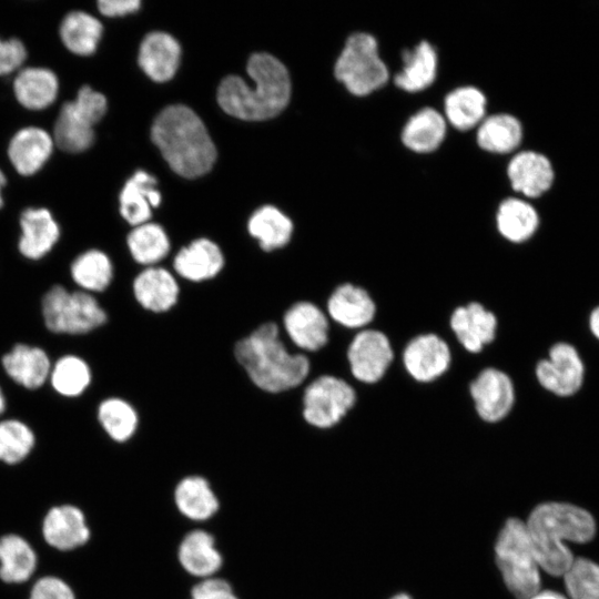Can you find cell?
<instances>
[{
	"label": "cell",
	"instance_id": "cell-29",
	"mask_svg": "<svg viewBox=\"0 0 599 599\" xmlns=\"http://www.w3.org/2000/svg\"><path fill=\"white\" fill-rule=\"evenodd\" d=\"M177 556L185 571L203 579L212 577L223 561L213 536L201 529L189 532L182 539Z\"/></svg>",
	"mask_w": 599,
	"mask_h": 599
},
{
	"label": "cell",
	"instance_id": "cell-4",
	"mask_svg": "<svg viewBox=\"0 0 599 599\" xmlns=\"http://www.w3.org/2000/svg\"><path fill=\"white\" fill-rule=\"evenodd\" d=\"M151 138L173 171L185 177L206 173L216 159L202 120L185 105H170L154 120Z\"/></svg>",
	"mask_w": 599,
	"mask_h": 599
},
{
	"label": "cell",
	"instance_id": "cell-46",
	"mask_svg": "<svg viewBox=\"0 0 599 599\" xmlns=\"http://www.w3.org/2000/svg\"><path fill=\"white\" fill-rule=\"evenodd\" d=\"M191 599H238L231 585L221 578H205L191 590Z\"/></svg>",
	"mask_w": 599,
	"mask_h": 599
},
{
	"label": "cell",
	"instance_id": "cell-9",
	"mask_svg": "<svg viewBox=\"0 0 599 599\" xmlns=\"http://www.w3.org/2000/svg\"><path fill=\"white\" fill-rule=\"evenodd\" d=\"M539 385L558 397H571L582 387L586 366L577 347L568 342L555 343L548 356L535 368Z\"/></svg>",
	"mask_w": 599,
	"mask_h": 599
},
{
	"label": "cell",
	"instance_id": "cell-42",
	"mask_svg": "<svg viewBox=\"0 0 599 599\" xmlns=\"http://www.w3.org/2000/svg\"><path fill=\"white\" fill-rule=\"evenodd\" d=\"M570 599H599V565L587 558H575L562 575Z\"/></svg>",
	"mask_w": 599,
	"mask_h": 599
},
{
	"label": "cell",
	"instance_id": "cell-36",
	"mask_svg": "<svg viewBox=\"0 0 599 599\" xmlns=\"http://www.w3.org/2000/svg\"><path fill=\"white\" fill-rule=\"evenodd\" d=\"M247 229L265 252L285 246L293 233L292 221L272 205H265L250 217Z\"/></svg>",
	"mask_w": 599,
	"mask_h": 599
},
{
	"label": "cell",
	"instance_id": "cell-22",
	"mask_svg": "<svg viewBox=\"0 0 599 599\" xmlns=\"http://www.w3.org/2000/svg\"><path fill=\"white\" fill-rule=\"evenodd\" d=\"M224 266L220 246L209 238H197L182 247L173 260L175 273L190 282L214 278Z\"/></svg>",
	"mask_w": 599,
	"mask_h": 599
},
{
	"label": "cell",
	"instance_id": "cell-17",
	"mask_svg": "<svg viewBox=\"0 0 599 599\" xmlns=\"http://www.w3.org/2000/svg\"><path fill=\"white\" fill-rule=\"evenodd\" d=\"M19 251L29 260L44 257L60 238V226L45 207H28L20 215Z\"/></svg>",
	"mask_w": 599,
	"mask_h": 599
},
{
	"label": "cell",
	"instance_id": "cell-27",
	"mask_svg": "<svg viewBox=\"0 0 599 599\" xmlns=\"http://www.w3.org/2000/svg\"><path fill=\"white\" fill-rule=\"evenodd\" d=\"M120 213L131 225L148 223L152 207L161 202L155 179L144 171H138L129 179L120 193Z\"/></svg>",
	"mask_w": 599,
	"mask_h": 599
},
{
	"label": "cell",
	"instance_id": "cell-25",
	"mask_svg": "<svg viewBox=\"0 0 599 599\" xmlns=\"http://www.w3.org/2000/svg\"><path fill=\"white\" fill-rule=\"evenodd\" d=\"M327 312L339 325L358 328L373 321L376 307L364 288L346 283L336 287L331 294Z\"/></svg>",
	"mask_w": 599,
	"mask_h": 599
},
{
	"label": "cell",
	"instance_id": "cell-43",
	"mask_svg": "<svg viewBox=\"0 0 599 599\" xmlns=\"http://www.w3.org/2000/svg\"><path fill=\"white\" fill-rule=\"evenodd\" d=\"M72 102L93 125L104 116L108 109L106 98L90 85L81 87Z\"/></svg>",
	"mask_w": 599,
	"mask_h": 599
},
{
	"label": "cell",
	"instance_id": "cell-39",
	"mask_svg": "<svg viewBox=\"0 0 599 599\" xmlns=\"http://www.w3.org/2000/svg\"><path fill=\"white\" fill-rule=\"evenodd\" d=\"M98 420L106 435L118 443L129 440L139 426V415L135 408L119 397L105 398L100 403Z\"/></svg>",
	"mask_w": 599,
	"mask_h": 599
},
{
	"label": "cell",
	"instance_id": "cell-37",
	"mask_svg": "<svg viewBox=\"0 0 599 599\" xmlns=\"http://www.w3.org/2000/svg\"><path fill=\"white\" fill-rule=\"evenodd\" d=\"M70 271L72 280L88 293L103 292L113 278V264L110 257L95 248L77 256Z\"/></svg>",
	"mask_w": 599,
	"mask_h": 599
},
{
	"label": "cell",
	"instance_id": "cell-40",
	"mask_svg": "<svg viewBox=\"0 0 599 599\" xmlns=\"http://www.w3.org/2000/svg\"><path fill=\"white\" fill-rule=\"evenodd\" d=\"M49 378L53 389L61 396L78 397L89 387L92 374L84 359L65 355L51 367Z\"/></svg>",
	"mask_w": 599,
	"mask_h": 599
},
{
	"label": "cell",
	"instance_id": "cell-33",
	"mask_svg": "<svg viewBox=\"0 0 599 599\" xmlns=\"http://www.w3.org/2000/svg\"><path fill=\"white\" fill-rule=\"evenodd\" d=\"M35 568V551L24 538L16 534L0 537V579L3 582H26Z\"/></svg>",
	"mask_w": 599,
	"mask_h": 599
},
{
	"label": "cell",
	"instance_id": "cell-7",
	"mask_svg": "<svg viewBox=\"0 0 599 599\" xmlns=\"http://www.w3.org/2000/svg\"><path fill=\"white\" fill-rule=\"evenodd\" d=\"M42 314L48 329L58 334H87L108 319L105 311L91 293H70L61 285L52 286L44 294Z\"/></svg>",
	"mask_w": 599,
	"mask_h": 599
},
{
	"label": "cell",
	"instance_id": "cell-24",
	"mask_svg": "<svg viewBox=\"0 0 599 599\" xmlns=\"http://www.w3.org/2000/svg\"><path fill=\"white\" fill-rule=\"evenodd\" d=\"M181 55L179 42L169 33L152 32L142 41L139 64L156 82L170 80L176 72Z\"/></svg>",
	"mask_w": 599,
	"mask_h": 599
},
{
	"label": "cell",
	"instance_id": "cell-34",
	"mask_svg": "<svg viewBox=\"0 0 599 599\" xmlns=\"http://www.w3.org/2000/svg\"><path fill=\"white\" fill-rule=\"evenodd\" d=\"M486 95L478 88L459 87L445 98V119L455 129L467 131L479 125L486 118Z\"/></svg>",
	"mask_w": 599,
	"mask_h": 599
},
{
	"label": "cell",
	"instance_id": "cell-47",
	"mask_svg": "<svg viewBox=\"0 0 599 599\" xmlns=\"http://www.w3.org/2000/svg\"><path fill=\"white\" fill-rule=\"evenodd\" d=\"M140 7L139 0H100L99 11L105 17H121L136 11Z\"/></svg>",
	"mask_w": 599,
	"mask_h": 599
},
{
	"label": "cell",
	"instance_id": "cell-20",
	"mask_svg": "<svg viewBox=\"0 0 599 599\" xmlns=\"http://www.w3.org/2000/svg\"><path fill=\"white\" fill-rule=\"evenodd\" d=\"M496 223L499 234L505 240L514 244H522L538 234L541 217L531 201L514 195L500 202Z\"/></svg>",
	"mask_w": 599,
	"mask_h": 599
},
{
	"label": "cell",
	"instance_id": "cell-10",
	"mask_svg": "<svg viewBox=\"0 0 599 599\" xmlns=\"http://www.w3.org/2000/svg\"><path fill=\"white\" fill-rule=\"evenodd\" d=\"M506 174L511 191L531 202L546 195L556 180L550 159L531 149H521L514 153L507 164Z\"/></svg>",
	"mask_w": 599,
	"mask_h": 599
},
{
	"label": "cell",
	"instance_id": "cell-48",
	"mask_svg": "<svg viewBox=\"0 0 599 599\" xmlns=\"http://www.w3.org/2000/svg\"><path fill=\"white\" fill-rule=\"evenodd\" d=\"M588 327L592 336L599 341V305L591 309L588 317Z\"/></svg>",
	"mask_w": 599,
	"mask_h": 599
},
{
	"label": "cell",
	"instance_id": "cell-49",
	"mask_svg": "<svg viewBox=\"0 0 599 599\" xmlns=\"http://www.w3.org/2000/svg\"><path fill=\"white\" fill-rule=\"evenodd\" d=\"M528 599H568L566 596H564L562 593L558 592V591H555V590H539L537 591L536 593H534L531 597H529Z\"/></svg>",
	"mask_w": 599,
	"mask_h": 599
},
{
	"label": "cell",
	"instance_id": "cell-31",
	"mask_svg": "<svg viewBox=\"0 0 599 599\" xmlns=\"http://www.w3.org/2000/svg\"><path fill=\"white\" fill-rule=\"evenodd\" d=\"M447 121L433 108L413 114L402 131L404 145L417 153H429L439 148L446 135Z\"/></svg>",
	"mask_w": 599,
	"mask_h": 599
},
{
	"label": "cell",
	"instance_id": "cell-16",
	"mask_svg": "<svg viewBox=\"0 0 599 599\" xmlns=\"http://www.w3.org/2000/svg\"><path fill=\"white\" fill-rule=\"evenodd\" d=\"M90 529L83 511L73 505L51 507L42 522L44 541L54 549L68 551L85 545Z\"/></svg>",
	"mask_w": 599,
	"mask_h": 599
},
{
	"label": "cell",
	"instance_id": "cell-41",
	"mask_svg": "<svg viewBox=\"0 0 599 599\" xmlns=\"http://www.w3.org/2000/svg\"><path fill=\"white\" fill-rule=\"evenodd\" d=\"M35 437L30 427L18 419L0 422V461L16 465L31 453Z\"/></svg>",
	"mask_w": 599,
	"mask_h": 599
},
{
	"label": "cell",
	"instance_id": "cell-50",
	"mask_svg": "<svg viewBox=\"0 0 599 599\" xmlns=\"http://www.w3.org/2000/svg\"><path fill=\"white\" fill-rule=\"evenodd\" d=\"M7 184V177L2 170L0 169V209L3 206V196H2V190Z\"/></svg>",
	"mask_w": 599,
	"mask_h": 599
},
{
	"label": "cell",
	"instance_id": "cell-21",
	"mask_svg": "<svg viewBox=\"0 0 599 599\" xmlns=\"http://www.w3.org/2000/svg\"><path fill=\"white\" fill-rule=\"evenodd\" d=\"M450 327L465 349L479 353L485 345L494 341L497 318L481 304L473 302L453 312Z\"/></svg>",
	"mask_w": 599,
	"mask_h": 599
},
{
	"label": "cell",
	"instance_id": "cell-32",
	"mask_svg": "<svg viewBox=\"0 0 599 599\" xmlns=\"http://www.w3.org/2000/svg\"><path fill=\"white\" fill-rule=\"evenodd\" d=\"M103 26L94 16L73 10L68 12L59 27V37L68 51L88 57L95 52L102 38Z\"/></svg>",
	"mask_w": 599,
	"mask_h": 599
},
{
	"label": "cell",
	"instance_id": "cell-2",
	"mask_svg": "<svg viewBox=\"0 0 599 599\" xmlns=\"http://www.w3.org/2000/svg\"><path fill=\"white\" fill-rule=\"evenodd\" d=\"M247 73L254 87L236 75L223 79L217 90L221 108L247 121L266 120L282 112L291 97L290 75L283 63L268 53H254Z\"/></svg>",
	"mask_w": 599,
	"mask_h": 599
},
{
	"label": "cell",
	"instance_id": "cell-45",
	"mask_svg": "<svg viewBox=\"0 0 599 599\" xmlns=\"http://www.w3.org/2000/svg\"><path fill=\"white\" fill-rule=\"evenodd\" d=\"M29 599H75V596L64 580L54 576H45L34 582Z\"/></svg>",
	"mask_w": 599,
	"mask_h": 599
},
{
	"label": "cell",
	"instance_id": "cell-52",
	"mask_svg": "<svg viewBox=\"0 0 599 599\" xmlns=\"http://www.w3.org/2000/svg\"><path fill=\"white\" fill-rule=\"evenodd\" d=\"M4 408H6V398H4L3 393H2V390L0 388V415L3 413Z\"/></svg>",
	"mask_w": 599,
	"mask_h": 599
},
{
	"label": "cell",
	"instance_id": "cell-13",
	"mask_svg": "<svg viewBox=\"0 0 599 599\" xmlns=\"http://www.w3.org/2000/svg\"><path fill=\"white\" fill-rule=\"evenodd\" d=\"M54 148L52 134L40 126L29 125L12 135L7 153L17 173L31 176L44 166Z\"/></svg>",
	"mask_w": 599,
	"mask_h": 599
},
{
	"label": "cell",
	"instance_id": "cell-8",
	"mask_svg": "<svg viewBox=\"0 0 599 599\" xmlns=\"http://www.w3.org/2000/svg\"><path fill=\"white\" fill-rule=\"evenodd\" d=\"M354 388L344 379L323 375L314 379L303 394V417L317 428L335 426L353 407Z\"/></svg>",
	"mask_w": 599,
	"mask_h": 599
},
{
	"label": "cell",
	"instance_id": "cell-15",
	"mask_svg": "<svg viewBox=\"0 0 599 599\" xmlns=\"http://www.w3.org/2000/svg\"><path fill=\"white\" fill-rule=\"evenodd\" d=\"M403 363L414 379L432 382L447 370L450 364V351L437 335H419L405 347Z\"/></svg>",
	"mask_w": 599,
	"mask_h": 599
},
{
	"label": "cell",
	"instance_id": "cell-1",
	"mask_svg": "<svg viewBox=\"0 0 599 599\" xmlns=\"http://www.w3.org/2000/svg\"><path fill=\"white\" fill-rule=\"evenodd\" d=\"M525 525L541 570L554 577H562L575 559L566 542L585 544L596 535L591 514L568 502L537 505Z\"/></svg>",
	"mask_w": 599,
	"mask_h": 599
},
{
	"label": "cell",
	"instance_id": "cell-23",
	"mask_svg": "<svg viewBox=\"0 0 599 599\" xmlns=\"http://www.w3.org/2000/svg\"><path fill=\"white\" fill-rule=\"evenodd\" d=\"M476 141L487 152L516 153L524 145L525 126L521 119L512 113L491 114L478 125Z\"/></svg>",
	"mask_w": 599,
	"mask_h": 599
},
{
	"label": "cell",
	"instance_id": "cell-14",
	"mask_svg": "<svg viewBox=\"0 0 599 599\" xmlns=\"http://www.w3.org/2000/svg\"><path fill=\"white\" fill-rule=\"evenodd\" d=\"M283 326L290 339L307 352H316L328 341V321L312 302L292 304L283 315Z\"/></svg>",
	"mask_w": 599,
	"mask_h": 599
},
{
	"label": "cell",
	"instance_id": "cell-18",
	"mask_svg": "<svg viewBox=\"0 0 599 599\" xmlns=\"http://www.w3.org/2000/svg\"><path fill=\"white\" fill-rule=\"evenodd\" d=\"M12 90L21 106L31 111H41L55 102L60 82L55 72L49 68L23 67L16 73Z\"/></svg>",
	"mask_w": 599,
	"mask_h": 599
},
{
	"label": "cell",
	"instance_id": "cell-38",
	"mask_svg": "<svg viewBox=\"0 0 599 599\" xmlns=\"http://www.w3.org/2000/svg\"><path fill=\"white\" fill-rule=\"evenodd\" d=\"M126 244L135 262L155 266L170 251V240L165 231L155 223L135 226L128 235Z\"/></svg>",
	"mask_w": 599,
	"mask_h": 599
},
{
	"label": "cell",
	"instance_id": "cell-26",
	"mask_svg": "<svg viewBox=\"0 0 599 599\" xmlns=\"http://www.w3.org/2000/svg\"><path fill=\"white\" fill-rule=\"evenodd\" d=\"M7 375L28 389L42 386L50 376L51 363L47 353L37 346L17 344L2 357Z\"/></svg>",
	"mask_w": 599,
	"mask_h": 599
},
{
	"label": "cell",
	"instance_id": "cell-44",
	"mask_svg": "<svg viewBox=\"0 0 599 599\" xmlns=\"http://www.w3.org/2000/svg\"><path fill=\"white\" fill-rule=\"evenodd\" d=\"M28 58L24 43L18 38H0V77L18 72Z\"/></svg>",
	"mask_w": 599,
	"mask_h": 599
},
{
	"label": "cell",
	"instance_id": "cell-30",
	"mask_svg": "<svg viewBox=\"0 0 599 599\" xmlns=\"http://www.w3.org/2000/svg\"><path fill=\"white\" fill-rule=\"evenodd\" d=\"M93 124L75 108L72 100L60 108L54 126L53 141L67 153L87 151L94 142Z\"/></svg>",
	"mask_w": 599,
	"mask_h": 599
},
{
	"label": "cell",
	"instance_id": "cell-12",
	"mask_svg": "<svg viewBox=\"0 0 599 599\" xmlns=\"http://www.w3.org/2000/svg\"><path fill=\"white\" fill-rule=\"evenodd\" d=\"M470 395L479 417L488 423L504 419L515 403L510 377L496 368H486L470 384Z\"/></svg>",
	"mask_w": 599,
	"mask_h": 599
},
{
	"label": "cell",
	"instance_id": "cell-28",
	"mask_svg": "<svg viewBox=\"0 0 599 599\" xmlns=\"http://www.w3.org/2000/svg\"><path fill=\"white\" fill-rule=\"evenodd\" d=\"M403 69L395 74L394 83L406 92H419L430 87L437 74V53L426 40L402 54Z\"/></svg>",
	"mask_w": 599,
	"mask_h": 599
},
{
	"label": "cell",
	"instance_id": "cell-19",
	"mask_svg": "<svg viewBox=\"0 0 599 599\" xmlns=\"http://www.w3.org/2000/svg\"><path fill=\"white\" fill-rule=\"evenodd\" d=\"M132 287L136 302L153 313L170 311L180 295V286L174 275L156 265L142 270L135 276Z\"/></svg>",
	"mask_w": 599,
	"mask_h": 599
},
{
	"label": "cell",
	"instance_id": "cell-35",
	"mask_svg": "<svg viewBox=\"0 0 599 599\" xmlns=\"http://www.w3.org/2000/svg\"><path fill=\"white\" fill-rule=\"evenodd\" d=\"M179 511L192 520H206L219 509V500L209 481L201 476L183 478L174 490Z\"/></svg>",
	"mask_w": 599,
	"mask_h": 599
},
{
	"label": "cell",
	"instance_id": "cell-3",
	"mask_svg": "<svg viewBox=\"0 0 599 599\" xmlns=\"http://www.w3.org/2000/svg\"><path fill=\"white\" fill-rule=\"evenodd\" d=\"M234 357L260 389L277 394L300 386L308 376L309 359L292 354L281 339L278 326L266 322L234 345Z\"/></svg>",
	"mask_w": 599,
	"mask_h": 599
},
{
	"label": "cell",
	"instance_id": "cell-51",
	"mask_svg": "<svg viewBox=\"0 0 599 599\" xmlns=\"http://www.w3.org/2000/svg\"><path fill=\"white\" fill-rule=\"evenodd\" d=\"M389 599H413V598L408 593L398 592V593L392 596Z\"/></svg>",
	"mask_w": 599,
	"mask_h": 599
},
{
	"label": "cell",
	"instance_id": "cell-5",
	"mask_svg": "<svg viewBox=\"0 0 599 599\" xmlns=\"http://www.w3.org/2000/svg\"><path fill=\"white\" fill-rule=\"evenodd\" d=\"M494 554L502 581L516 599H528L541 589V568L525 520L510 517L504 522Z\"/></svg>",
	"mask_w": 599,
	"mask_h": 599
},
{
	"label": "cell",
	"instance_id": "cell-11",
	"mask_svg": "<svg viewBox=\"0 0 599 599\" xmlns=\"http://www.w3.org/2000/svg\"><path fill=\"white\" fill-rule=\"evenodd\" d=\"M393 357L394 353L387 336L375 329L359 332L347 351L353 376L369 384L384 376Z\"/></svg>",
	"mask_w": 599,
	"mask_h": 599
},
{
	"label": "cell",
	"instance_id": "cell-6",
	"mask_svg": "<svg viewBox=\"0 0 599 599\" xmlns=\"http://www.w3.org/2000/svg\"><path fill=\"white\" fill-rule=\"evenodd\" d=\"M336 79L349 93L364 97L388 81V69L379 57L378 43L366 32L351 34L334 67Z\"/></svg>",
	"mask_w": 599,
	"mask_h": 599
}]
</instances>
